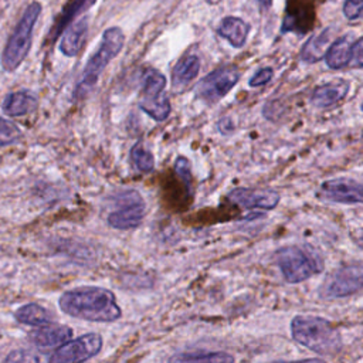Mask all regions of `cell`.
<instances>
[{
	"instance_id": "obj_1",
	"label": "cell",
	"mask_w": 363,
	"mask_h": 363,
	"mask_svg": "<svg viewBox=\"0 0 363 363\" xmlns=\"http://www.w3.org/2000/svg\"><path fill=\"white\" fill-rule=\"evenodd\" d=\"M58 305L64 313L91 322H115L122 315L113 292L94 285L65 291Z\"/></svg>"
},
{
	"instance_id": "obj_2",
	"label": "cell",
	"mask_w": 363,
	"mask_h": 363,
	"mask_svg": "<svg viewBox=\"0 0 363 363\" xmlns=\"http://www.w3.org/2000/svg\"><path fill=\"white\" fill-rule=\"evenodd\" d=\"M291 335L295 342L322 356L336 354L342 349L340 333L320 316H295L291 322Z\"/></svg>"
},
{
	"instance_id": "obj_3",
	"label": "cell",
	"mask_w": 363,
	"mask_h": 363,
	"mask_svg": "<svg viewBox=\"0 0 363 363\" xmlns=\"http://www.w3.org/2000/svg\"><path fill=\"white\" fill-rule=\"evenodd\" d=\"M125 44V35L119 27H111L104 31L98 50L88 60L82 77L74 91L75 98L85 96L98 82L105 67L119 54Z\"/></svg>"
},
{
	"instance_id": "obj_4",
	"label": "cell",
	"mask_w": 363,
	"mask_h": 363,
	"mask_svg": "<svg viewBox=\"0 0 363 363\" xmlns=\"http://www.w3.org/2000/svg\"><path fill=\"white\" fill-rule=\"evenodd\" d=\"M40 13H41V4L37 1H33L26 9L24 14L17 23L1 54V65L6 71H14L16 68L20 67V64L27 57L31 47L34 24Z\"/></svg>"
},
{
	"instance_id": "obj_5",
	"label": "cell",
	"mask_w": 363,
	"mask_h": 363,
	"mask_svg": "<svg viewBox=\"0 0 363 363\" xmlns=\"http://www.w3.org/2000/svg\"><path fill=\"white\" fill-rule=\"evenodd\" d=\"M275 259L285 281L289 284L302 282L323 269V262L319 257L295 245L279 248Z\"/></svg>"
},
{
	"instance_id": "obj_6",
	"label": "cell",
	"mask_w": 363,
	"mask_h": 363,
	"mask_svg": "<svg viewBox=\"0 0 363 363\" xmlns=\"http://www.w3.org/2000/svg\"><path fill=\"white\" fill-rule=\"evenodd\" d=\"M166 78L157 69H147L142 82L140 109L156 122H163L170 113V102L164 92Z\"/></svg>"
},
{
	"instance_id": "obj_7",
	"label": "cell",
	"mask_w": 363,
	"mask_h": 363,
	"mask_svg": "<svg viewBox=\"0 0 363 363\" xmlns=\"http://www.w3.org/2000/svg\"><path fill=\"white\" fill-rule=\"evenodd\" d=\"M363 289V264H350L333 271L323 282L325 298H345Z\"/></svg>"
},
{
	"instance_id": "obj_8",
	"label": "cell",
	"mask_w": 363,
	"mask_h": 363,
	"mask_svg": "<svg viewBox=\"0 0 363 363\" xmlns=\"http://www.w3.org/2000/svg\"><path fill=\"white\" fill-rule=\"evenodd\" d=\"M146 213L143 199L136 190H128L118 197V207L108 214V224L118 230L136 228Z\"/></svg>"
},
{
	"instance_id": "obj_9",
	"label": "cell",
	"mask_w": 363,
	"mask_h": 363,
	"mask_svg": "<svg viewBox=\"0 0 363 363\" xmlns=\"http://www.w3.org/2000/svg\"><path fill=\"white\" fill-rule=\"evenodd\" d=\"M102 349V336L98 333H86L74 340L65 342L54 350L48 357L52 363H77L85 362L96 356Z\"/></svg>"
},
{
	"instance_id": "obj_10",
	"label": "cell",
	"mask_w": 363,
	"mask_h": 363,
	"mask_svg": "<svg viewBox=\"0 0 363 363\" xmlns=\"http://www.w3.org/2000/svg\"><path fill=\"white\" fill-rule=\"evenodd\" d=\"M240 72L234 67L218 68L206 75L196 86V94L206 102L214 104L225 96L238 82Z\"/></svg>"
},
{
	"instance_id": "obj_11",
	"label": "cell",
	"mask_w": 363,
	"mask_h": 363,
	"mask_svg": "<svg viewBox=\"0 0 363 363\" xmlns=\"http://www.w3.org/2000/svg\"><path fill=\"white\" fill-rule=\"evenodd\" d=\"M228 199L250 210H272L279 203V194L271 189H244L238 187L228 193Z\"/></svg>"
},
{
	"instance_id": "obj_12",
	"label": "cell",
	"mask_w": 363,
	"mask_h": 363,
	"mask_svg": "<svg viewBox=\"0 0 363 363\" xmlns=\"http://www.w3.org/2000/svg\"><path fill=\"white\" fill-rule=\"evenodd\" d=\"M320 194L335 203H363V184L349 179H332L322 183Z\"/></svg>"
},
{
	"instance_id": "obj_13",
	"label": "cell",
	"mask_w": 363,
	"mask_h": 363,
	"mask_svg": "<svg viewBox=\"0 0 363 363\" xmlns=\"http://www.w3.org/2000/svg\"><path fill=\"white\" fill-rule=\"evenodd\" d=\"M71 336L72 330L69 326L50 322L47 325L38 326V329L30 335V339L40 349H54L68 342Z\"/></svg>"
},
{
	"instance_id": "obj_14",
	"label": "cell",
	"mask_w": 363,
	"mask_h": 363,
	"mask_svg": "<svg viewBox=\"0 0 363 363\" xmlns=\"http://www.w3.org/2000/svg\"><path fill=\"white\" fill-rule=\"evenodd\" d=\"M350 88L349 81L346 79H335L332 82L319 85L313 89L311 95V101L318 108H329L337 102H340Z\"/></svg>"
},
{
	"instance_id": "obj_15",
	"label": "cell",
	"mask_w": 363,
	"mask_h": 363,
	"mask_svg": "<svg viewBox=\"0 0 363 363\" xmlns=\"http://www.w3.org/2000/svg\"><path fill=\"white\" fill-rule=\"evenodd\" d=\"M88 33V18L82 17L81 20L75 21L69 27L65 28L62 40L60 43V50L64 55L67 57H74L77 55L85 41Z\"/></svg>"
},
{
	"instance_id": "obj_16",
	"label": "cell",
	"mask_w": 363,
	"mask_h": 363,
	"mask_svg": "<svg viewBox=\"0 0 363 363\" xmlns=\"http://www.w3.org/2000/svg\"><path fill=\"white\" fill-rule=\"evenodd\" d=\"M37 98L28 91H17L6 95L1 109L10 116H24L37 108Z\"/></svg>"
},
{
	"instance_id": "obj_17",
	"label": "cell",
	"mask_w": 363,
	"mask_h": 363,
	"mask_svg": "<svg viewBox=\"0 0 363 363\" xmlns=\"http://www.w3.org/2000/svg\"><path fill=\"white\" fill-rule=\"evenodd\" d=\"M218 35H221L223 38H225L233 47L240 48L245 44L248 33H250V26L238 18V17H225L221 24L217 28Z\"/></svg>"
},
{
	"instance_id": "obj_18",
	"label": "cell",
	"mask_w": 363,
	"mask_h": 363,
	"mask_svg": "<svg viewBox=\"0 0 363 363\" xmlns=\"http://www.w3.org/2000/svg\"><path fill=\"white\" fill-rule=\"evenodd\" d=\"M200 71V60L194 54L184 55L179 60V62L174 65L172 71V82L173 86L177 89L184 88L187 84H190Z\"/></svg>"
},
{
	"instance_id": "obj_19",
	"label": "cell",
	"mask_w": 363,
	"mask_h": 363,
	"mask_svg": "<svg viewBox=\"0 0 363 363\" xmlns=\"http://www.w3.org/2000/svg\"><path fill=\"white\" fill-rule=\"evenodd\" d=\"M326 65L332 69H340L350 64L352 61V43L349 37H340L335 40L326 54H325Z\"/></svg>"
},
{
	"instance_id": "obj_20",
	"label": "cell",
	"mask_w": 363,
	"mask_h": 363,
	"mask_svg": "<svg viewBox=\"0 0 363 363\" xmlns=\"http://www.w3.org/2000/svg\"><path fill=\"white\" fill-rule=\"evenodd\" d=\"M14 316L17 322L35 328L52 322V313L38 303H26L20 306L14 312Z\"/></svg>"
},
{
	"instance_id": "obj_21",
	"label": "cell",
	"mask_w": 363,
	"mask_h": 363,
	"mask_svg": "<svg viewBox=\"0 0 363 363\" xmlns=\"http://www.w3.org/2000/svg\"><path fill=\"white\" fill-rule=\"evenodd\" d=\"M95 1L96 0H71L67 4V7L64 9V11L61 13V16H58L55 26L52 27V33L50 34L51 41H54L68 27V24L74 20V17H77L79 13L88 10Z\"/></svg>"
},
{
	"instance_id": "obj_22",
	"label": "cell",
	"mask_w": 363,
	"mask_h": 363,
	"mask_svg": "<svg viewBox=\"0 0 363 363\" xmlns=\"http://www.w3.org/2000/svg\"><path fill=\"white\" fill-rule=\"evenodd\" d=\"M329 37H330V31L325 30L320 34L309 38V41L303 45L301 51L302 60L306 62H316L322 60L329 48Z\"/></svg>"
},
{
	"instance_id": "obj_23",
	"label": "cell",
	"mask_w": 363,
	"mask_h": 363,
	"mask_svg": "<svg viewBox=\"0 0 363 363\" xmlns=\"http://www.w3.org/2000/svg\"><path fill=\"white\" fill-rule=\"evenodd\" d=\"M172 362H191V363H199V362H213V363H223V362H233L234 357L225 352H191V353H182L170 357Z\"/></svg>"
},
{
	"instance_id": "obj_24",
	"label": "cell",
	"mask_w": 363,
	"mask_h": 363,
	"mask_svg": "<svg viewBox=\"0 0 363 363\" xmlns=\"http://www.w3.org/2000/svg\"><path fill=\"white\" fill-rule=\"evenodd\" d=\"M130 157H132L135 166L140 172L149 173L155 167V157H153V155L140 142L135 143L133 147L130 149Z\"/></svg>"
},
{
	"instance_id": "obj_25",
	"label": "cell",
	"mask_w": 363,
	"mask_h": 363,
	"mask_svg": "<svg viewBox=\"0 0 363 363\" xmlns=\"http://www.w3.org/2000/svg\"><path fill=\"white\" fill-rule=\"evenodd\" d=\"M23 136L20 128L9 121L0 116V146H9L20 140Z\"/></svg>"
},
{
	"instance_id": "obj_26",
	"label": "cell",
	"mask_w": 363,
	"mask_h": 363,
	"mask_svg": "<svg viewBox=\"0 0 363 363\" xmlns=\"http://www.w3.org/2000/svg\"><path fill=\"white\" fill-rule=\"evenodd\" d=\"M343 14L349 20H356L363 14V0H345Z\"/></svg>"
},
{
	"instance_id": "obj_27",
	"label": "cell",
	"mask_w": 363,
	"mask_h": 363,
	"mask_svg": "<svg viewBox=\"0 0 363 363\" xmlns=\"http://www.w3.org/2000/svg\"><path fill=\"white\" fill-rule=\"evenodd\" d=\"M272 75H274L272 68H262V69L257 71V72L251 77V79H250L248 84H250V86H252V88H255V86H262V85H265V84H268V82L271 81Z\"/></svg>"
},
{
	"instance_id": "obj_28",
	"label": "cell",
	"mask_w": 363,
	"mask_h": 363,
	"mask_svg": "<svg viewBox=\"0 0 363 363\" xmlns=\"http://www.w3.org/2000/svg\"><path fill=\"white\" fill-rule=\"evenodd\" d=\"M176 173L180 176L182 180H184V183L190 184L191 183V174H190V164L189 160L186 157H179L176 160Z\"/></svg>"
},
{
	"instance_id": "obj_29",
	"label": "cell",
	"mask_w": 363,
	"mask_h": 363,
	"mask_svg": "<svg viewBox=\"0 0 363 363\" xmlns=\"http://www.w3.org/2000/svg\"><path fill=\"white\" fill-rule=\"evenodd\" d=\"M356 67H363V37L357 38L352 44V61Z\"/></svg>"
},
{
	"instance_id": "obj_30",
	"label": "cell",
	"mask_w": 363,
	"mask_h": 363,
	"mask_svg": "<svg viewBox=\"0 0 363 363\" xmlns=\"http://www.w3.org/2000/svg\"><path fill=\"white\" fill-rule=\"evenodd\" d=\"M264 9H269L271 4H272V0H257Z\"/></svg>"
},
{
	"instance_id": "obj_31",
	"label": "cell",
	"mask_w": 363,
	"mask_h": 363,
	"mask_svg": "<svg viewBox=\"0 0 363 363\" xmlns=\"http://www.w3.org/2000/svg\"><path fill=\"white\" fill-rule=\"evenodd\" d=\"M359 242H360V245H362V247H363V235H362V237H360V241H359Z\"/></svg>"
},
{
	"instance_id": "obj_32",
	"label": "cell",
	"mask_w": 363,
	"mask_h": 363,
	"mask_svg": "<svg viewBox=\"0 0 363 363\" xmlns=\"http://www.w3.org/2000/svg\"><path fill=\"white\" fill-rule=\"evenodd\" d=\"M362 111H363V105H362Z\"/></svg>"
}]
</instances>
